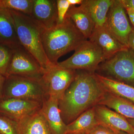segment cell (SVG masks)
I'll return each mask as SVG.
<instances>
[{
	"instance_id": "484cf974",
	"label": "cell",
	"mask_w": 134,
	"mask_h": 134,
	"mask_svg": "<svg viewBox=\"0 0 134 134\" xmlns=\"http://www.w3.org/2000/svg\"><path fill=\"white\" fill-rule=\"evenodd\" d=\"M117 133L108 127L98 124L87 134H117Z\"/></svg>"
},
{
	"instance_id": "ac0fdd59",
	"label": "cell",
	"mask_w": 134,
	"mask_h": 134,
	"mask_svg": "<svg viewBox=\"0 0 134 134\" xmlns=\"http://www.w3.org/2000/svg\"><path fill=\"white\" fill-rule=\"evenodd\" d=\"M114 0H83L81 5L87 10L95 24V28L105 24L108 10Z\"/></svg>"
},
{
	"instance_id": "ffe728a7",
	"label": "cell",
	"mask_w": 134,
	"mask_h": 134,
	"mask_svg": "<svg viewBox=\"0 0 134 134\" xmlns=\"http://www.w3.org/2000/svg\"><path fill=\"white\" fill-rule=\"evenodd\" d=\"M98 124L93 107L67 125L66 134H87Z\"/></svg>"
},
{
	"instance_id": "83f0119b",
	"label": "cell",
	"mask_w": 134,
	"mask_h": 134,
	"mask_svg": "<svg viewBox=\"0 0 134 134\" xmlns=\"http://www.w3.org/2000/svg\"><path fill=\"white\" fill-rule=\"evenodd\" d=\"M125 9H134V0H120Z\"/></svg>"
},
{
	"instance_id": "f546056e",
	"label": "cell",
	"mask_w": 134,
	"mask_h": 134,
	"mask_svg": "<svg viewBox=\"0 0 134 134\" xmlns=\"http://www.w3.org/2000/svg\"><path fill=\"white\" fill-rule=\"evenodd\" d=\"M126 10L129 17L130 21L134 26V9H127Z\"/></svg>"
},
{
	"instance_id": "9a60e30c",
	"label": "cell",
	"mask_w": 134,
	"mask_h": 134,
	"mask_svg": "<svg viewBox=\"0 0 134 134\" xmlns=\"http://www.w3.org/2000/svg\"><path fill=\"white\" fill-rule=\"evenodd\" d=\"M0 43L14 50L19 43L14 19L8 10L0 8Z\"/></svg>"
},
{
	"instance_id": "9c48e42d",
	"label": "cell",
	"mask_w": 134,
	"mask_h": 134,
	"mask_svg": "<svg viewBox=\"0 0 134 134\" xmlns=\"http://www.w3.org/2000/svg\"><path fill=\"white\" fill-rule=\"evenodd\" d=\"M104 26L120 43L129 47V36L132 28L127 17L126 9L120 0H114Z\"/></svg>"
},
{
	"instance_id": "8fae6325",
	"label": "cell",
	"mask_w": 134,
	"mask_h": 134,
	"mask_svg": "<svg viewBox=\"0 0 134 134\" xmlns=\"http://www.w3.org/2000/svg\"><path fill=\"white\" fill-rule=\"evenodd\" d=\"M43 29H48L58 24L57 1L34 0L30 16Z\"/></svg>"
},
{
	"instance_id": "d4e9b609",
	"label": "cell",
	"mask_w": 134,
	"mask_h": 134,
	"mask_svg": "<svg viewBox=\"0 0 134 134\" xmlns=\"http://www.w3.org/2000/svg\"><path fill=\"white\" fill-rule=\"evenodd\" d=\"M56 1L58 11V24H60L64 21L70 5L68 0H57Z\"/></svg>"
},
{
	"instance_id": "cb8c5ba5",
	"label": "cell",
	"mask_w": 134,
	"mask_h": 134,
	"mask_svg": "<svg viewBox=\"0 0 134 134\" xmlns=\"http://www.w3.org/2000/svg\"><path fill=\"white\" fill-rule=\"evenodd\" d=\"M13 50L0 43V73L6 76L12 58Z\"/></svg>"
},
{
	"instance_id": "7a4b0ae2",
	"label": "cell",
	"mask_w": 134,
	"mask_h": 134,
	"mask_svg": "<svg viewBox=\"0 0 134 134\" xmlns=\"http://www.w3.org/2000/svg\"><path fill=\"white\" fill-rule=\"evenodd\" d=\"M42 40L47 57L53 65L67 53L75 50L86 39L69 18L65 17L62 23L43 29Z\"/></svg>"
},
{
	"instance_id": "52a82bcc",
	"label": "cell",
	"mask_w": 134,
	"mask_h": 134,
	"mask_svg": "<svg viewBox=\"0 0 134 134\" xmlns=\"http://www.w3.org/2000/svg\"><path fill=\"white\" fill-rule=\"evenodd\" d=\"M44 71L36 59L21 46L13 50L6 77L17 75L40 80Z\"/></svg>"
},
{
	"instance_id": "277c9868",
	"label": "cell",
	"mask_w": 134,
	"mask_h": 134,
	"mask_svg": "<svg viewBox=\"0 0 134 134\" xmlns=\"http://www.w3.org/2000/svg\"><path fill=\"white\" fill-rule=\"evenodd\" d=\"M97 73L134 87V52L127 48L99 65Z\"/></svg>"
},
{
	"instance_id": "44dd1931",
	"label": "cell",
	"mask_w": 134,
	"mask_h": 134,
	"mask_svg": "<svg viewBox=\"0 0 134 134\" xmlns=\"http://www.w3.org/2000/svg\"><path fill=\"white\" fill-rule=\"evenodd\" d=\"M96 73L106 91L134 103V87Z\"/></svg>"
},
{
	"instance_id": "5b68a950",
	"label": "cell",
	"mask_w": 134,
	"mask_h": 134,
	"mask_svg": "<svg viewBox=\"0 0 134 134\" xmlns=\"http://www.w3.org/2000/svg\"><path fill=\"white\" fill-rule=\"evenodd\" d=\"M3 97L22 99L43 103L48 96L41 80L10 75L6 77Z\"/></svg>"
},
{
	"instance_id": "30bf717a",
	"label": "cell",
	"mask_w": 134,
	"mask_h": 134,
	"mask_svg": "<svg viewBox=\"0 0 134 134\" xmlns=\"http://www.w3.org/2000/svg\"><path fill=\"white\" fill-rule=\"evenodd\" d=\"M43 103L28 99L2 97L0 113L16 121L41 109Z\"/></svg>"
},
{
	"instance_id": "ba28073f",
	"label": "cell",
	"mask_w": 134,
	"mask_h": 134,
	"mask_svg": "<svg viewBox=\"0 0 134 134\" xmlns=\"http://www.w3.org/2000/svg\"><path fill=\"white\" fill-rule=\"evenodd\" d=\"M76 70L66 69L54 65L46 70L40 80L48 97L59 101L74 80Z\"/></svg>"
},
{
	"instance_id": "1f68e13d",
	"label": "cell",
	"mask_w": 134,
	"mask_h": 134,
	"mask_svg": "<svg viewBox=\"0 0 134 134\" xmlns=\"http://www.w3.org/2000/svg\"><path fill=\"white\" fill-rule=\"evenodd\" d=\"M127 119V120L128 122H129L130 124L131 125V126H132L134 129V119Z\"/></svg>"
},
{
	"instance_id": "7402d4cb",
	"label": "cell",
	"mask_w": 134,
	"mask_h": 134,
	"mask_svg": "<svg viewBox=\"0 0 134 134\" xmlns=\"http://www.w3.org/2000/svg\"><path fill=\"white\" fill-rule=\"evenodd\" d=\"M34 0H0V8L14 10L30 16Z\"/></svg>"
},
{
	"instance_id": "4dcf8cb0",
	"label": "cell",
	"mask_w": 134,
	"mask_h": 134,
	"mask_svg": "<svg viewBox=\"0 0 134 134\" xmlns=\"http://www.w3.org/2000/svg\"><path fill=\"white\" fill-rule=\"evenodd\" d=\"M70 6H75L76 5H81L82 3L83 0H68Z\"/></svg>"
},
{
	"instance_id": "8992f818",
	"label": "cell",
	"mask_w": 134,
	"mask_h": 134,
	"mask_svg": "<svg viewBox=\"0 0 134 134\" xmlns=\"http://www.w3.org/2000/svg\"><path fill=\"white\" fill-rule=\"evenodd\" d=\"M75 51L72 56L56 65L62 68L95 73L99 65L105 61L101 48L89 40L82 42Z\"/></svg>"
},
{
	"instance_id": "e0dca14e",
	"label": "cell",
	"mask_w": 134,
	"mask_h": 134,
	"mask_svg": "<svg viewBox=\"0 0 134 134\" xmlns=\"http://www.w3.org/2000/svg\"><path fill=\"white\" fill-rule=\"evenodd\" d=\"M18 122L19 134H51L41 109Z\"/></svg>"
},
{
	"instance_id": "6da1fadb",
	"label": "cell",
	"mask_w": 134,
	"mask_h": 134,
	"mask_svg": "<svg viewBox=\"0 0 134 134\" xmlns=\"http://www.w3.org/2000/svg\"><path fill=\"white\" fill-rule=\"evenodd\" d=\"M106 92L96 72L76 70L74 80L59 100L63 121L68 125L83 113L98 105Z\"/></svg>"
},
{
	"instance_id": "3957f363",
	"label": "cell",
	"mask_w": 134,
	"mask_h": 134,
	"mask_svg": "<svg viewBox=\"0 0 134 134\" xmlns=\"http://www.w3.org/2000/svg\"><path fill=\"white\" fill-rule=\"evenodd\" d=\"M10 11L14 19L21 45L36 59L44 70L54 66L49 61L43 47V29L29 16L17 11Z\"/></svg>"
},
{
	"instance_id": "f1b7e54d",
	"label": "cell",
	"mask_w": 134,
	"mask_h": 134,
	"mask_svg": "<svg viewBox=\"0 0 134 134\" xmlns=\"http://www.w3.org/2000/svg\"><path fill=\"white\" fill-rule=\"evenodd\" d=\"M6 77L0 73V100L3 97V87L6 80Z\"/></svg>"
},
{
	"instance_id": "2e32d148",
	"label": "cell",
	"mask_w": 134,
	"mask_h": 134,
	"mask_svg": "<svg viewBox=\"0 0 134 134\" xmlns=\"http://www.w3.org/2000/svg\"><path fill=\"white\" fill-rule=\"evenodd\" d=\"M65 17L72 20L85 38H90L95 29V24L88 12L82 5L70 6Z\"/></svg>"
},
{
	"instance_id": "5bb4252c",
	"label": "cell",
	"mask_w": 134,
	"mask_h": 134,
	"mask_svg": "<svg viewBox=\"0 0 134 134\" xmlns=\"http://www.w3.org/2000/svg\"><path fill=\"white\" fill-rule=\"evenodd\" d=\"M41 110L51 134H66L67 125L62 118L58 100L48 97L43 101Z\"/></svg>"
},
{
	"instance_id": "603a6c76",
	"label": "cell",
	"mask_w": 134,
	"mask_h": 134,
	"mask_svg": "<svg viewBox=\"0 0 134 134\" xmlns=\"http://www.w3.org/2000/svg\"><path fill=\"white\" fill-rule=\"evenodd\" d=\"M0 134H19L18 122L0 113Z\"/></svg>"
},
{
	"instance_id": "4316f807",
	"label": "cell",
	"mask_w": 134,
	"mask_h": 134,
	"mask_svg": "<svg viewBox=\"0 0 134 134\" xmlns=\"http://www.w3.org/2000/svg\"><path fill=\"white\" fill-rule=\"evenodd\" d=\"M128 47L134 52V28H132L128 37Z\"/></svg>"
},
{
	"instance_id": "7c38bea8",
	"label": "cell",
	"mask_w": 134,
	"mask_h": 134,
	"mask_svg": "<svg viewBox=\"0 0 134 134\" xmlns=\"http://www.w3.org/2000/svg\"><path fill=\"white\" fill-rule=\"evenodd\" d=\"M94 109L98 124L108 127L117 133L122 131L134 134V129L126 117L104 105H98Z\"/></svg>"
},
{
	"instance_id": "4fadbf2b",
	"label": "cell",
	"mask_w": 134,
	"mask_h": 134,
	"mask_svg": "<svg viewBox=\"0 0 134 134\" xmlns=\"http://www.w3.org/2000/svg\"><path fill=\"white\" fill-rule=\"evenodd\" d=\"M89 40L101 48L105 60L127 48L120 43L104 26L95 28Z\"/></svg>"
},
{
	"instance_id": "d6986e66",
	"label": "cell",
	"mask_w": 134,
	"mask_h": 134,
	"mask_svg": "<svg viewBox=\"0 0 134 134\" xmlns=\"http://www.w3.org/2000/svg\"><path fill=\"white\" fill-rule=\"evenodd\" d=\"M99 105L113 109L127 119H134V103L106 91Z\"/></svg>"
},
{
	"instance_id": "d6a6232c",
	"label": "cell",
	"mask_w": 134,
	"mask_h": 134,
	"mask_svg": "<svg viewBox=\"0 0 134 134\" xmlns=\"http://www.w3.org/2000/svg\"><path fill=\"white\" fill-rule=\"evenodd\" d=\"M117 134H129L125 132H122V131H119Z\"/></svg>"
}]
</instances>
